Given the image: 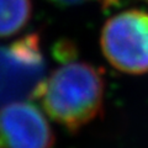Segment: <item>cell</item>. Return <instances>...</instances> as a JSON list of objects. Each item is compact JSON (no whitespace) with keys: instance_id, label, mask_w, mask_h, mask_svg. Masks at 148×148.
Here are the masks:
<instances>
[{"instance_id":"obj_7","label":"cell","mask_w":148,"mask_h":148,"mask_svg":"<svg viewBox=\"0 0 148 148\" xmlns=\"http://www.w3.org/2000/svg\"><path fill=\"white\" fill-rule=\"evenodd\" d=\"M145 1H147V3H148V0H145Z\"/></svg>"},{"instance_id":"obj_1","label":"cell","mask_w":148,"mask_h":148,"mask_svg":"<svg viewBox=\"0 0 148 148\" xmlns=\"http://www.w3.org/2000/svg\"><path fill=\"white\" fill-rule=\"evenodd\" d=\"M104 92L101 71L71 58L46 78L37 99L54 122L69 132H77L99 116Z\"/></svg>"},{"instance_id":"obj_2","label":"cell","mask_w":148,"mask_h":148,"mask_svg":"<svg viewBox=\"0 0 148 148\" xmlns=\"http://www.w3.org/2000/svg\"><path fill=\"white\" fill-rule=\"evenodd\" d=\"M46 79V61L37 34L0 45V109L15 101L37 99Z\"/></svg>"},{"instance_id":"obj_5","label":"cell","mask_w":148,"mask_h":148,"mask_svg":"<svg viewBox=\"0 0 148 148\" xmlns=\"http://www.w3.org/2000/svg\"><path fill=\"white\" fill-rule=\"evenodd\" d=\"M31 14V0H0V38L18 34L29 24Z\"/></svg>"},{"instance_id":"obj_6","label":"cell","mask_w":148,"mask_h":148,"mask_svg":"<svg viewBox=\"0 0 148 148\" xmlns=\"http://www.w3.org/2000/svg\"><path fill=\"white\" fill-rule=\"evenodd\" d=\"M49 1L58 6H75L88 1H95V0H49Z\"/></svg>"},{"instance_id":"obj_4","label":"cell","mask_w":148,"mask_h":148,"mask_svg":"<svg viewBox=\"0 0 148 148\" xmlns=\"http://www.w3.org/2000/svg\"><path fill=\"white\" fill-rule=\"evenodd\" d=\"M54 133L47 119L29 100L0 109V148H52Z\"/></svg>"},{"instance_id":"obj_3","label":"cell","mask_w":148,"mask_h":148,"mask_svg":"<svg viewBox=\"0 0 148 148\" xmlns=\"http://www.w3.org/2000/svg\"><path fill=\"white\" fill-rule=\"evenodd\" d=\"M100 47L115 69L126 74L148 73V12H119L103 26Z\"/></svg>"}]
</instances>
